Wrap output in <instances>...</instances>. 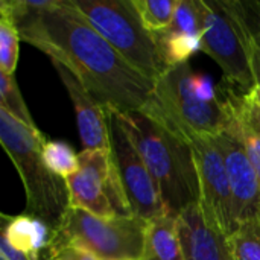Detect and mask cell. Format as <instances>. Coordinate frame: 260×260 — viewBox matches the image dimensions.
Segmentation results:
<instances>
[{"label": "cell", "mask_w": 260, "mask_h": 260, "mask_svg": "<svg viewBox=\"0 0 260 260\" xmlns=\"http://www.w3.org/2000/svg\"><path fill=\"white\" fill-rule=\"evenodd\" d=\"M0 14L15 23L23 41L64 64L105 110L128 114L149 105L155 82L134 70L72 0H53L46 9L2 0Z\"/></svg>", "instance_id": "obj_1"}, {"label": "cell", "mask_w": 260, "mask_h": 260, "mask_svg": "<svg viewBox=\"0 0 260 260\" xmlns=\"http://www.w3.org/2000/svg\"><path fill=\"white\" fill-rule=\"evenodd\" d=\"M189 140L219 136L230 123L227 98L219 99L212 79L195 73L189 62L169 67L155 82L149 105L142 111Z\"/></svg>", "instance_id": "obj_2"}, {"label": "cell", "mask_w": 260, "mask_h": 260, "mask_svg": "<svg viewBox=\"0 0 260 260\" xmlns=\"http://www.w3.org/2000/svg\"><path fill=\"white\" fill-rule=\"evenodd\" d=\"M140 151L169 215L178 218L200 203V183L193 152L187 140L142 111L120 114Z\"/></svg>", "instance_id": "obj_3"}, {"label": "cell", "mask_w": 260, "mask_h": 260, "mask_svg": "<svg viewBox=\"0 0 260 260\" xmlns=\"http://www.w3.org/2000/svg\"><path fill=\"white\" fill-rule=\"evenodd\" d=\"M0 140L21 178L24 213L40 218L58 232L70 209V198L66 178L55 175L44 161V134L26 126L0 107Z\"/></svg>", "instance_id": "obj_4"}, {"label": "cell", "mask_w": 260, "mask_h": 260, "mask_svg": "<svg viewBox=\"0 0 260 260\" xmlns=\"http://www.w3.org/2000/svg\"><path fill=\"white\" fill-rule=\"evenodd\" d=\"M203 50L221 67L225 79L253 91L259 84L254 56V21L247 5L235 0H200Z\"/></svg>", "instance_id": "obj_5"}, {"label": "cell", "mask_w": 260, "mask_h": 260, "mask_svg": "<svg viewBox=\"0 0 260 260\" xmlns=\"http://www.w3.org/2000/svg\"><path fill=\"white\" fill-rule=\"evenodd\" d=\"M82 17L140 75L157 82L169 69L133 0H72Z\"/></svg>", "instance_id": "obj_6"}, {"label": "cell", "mask_w": 260, "mask_h": 260, "mask_svg": "<svg viewBox=\"0 0 260 260\" xmlns=\"http://www.w3.org/2000/svg\"><path fill=\"white\" fill-rule=\"evenodd\" d=\"M146 222L137 216L101 218L70 207L53 245H73L99 260H142Z\"/></svg>", "instance_id": "obj_7"}, {"label": "cell", "mask_w": 260, "mask_h": 260, "mask_svg": "<svg viewBox=\"0 0 260 260\" xmlns=\"http://www.w3.org/2000/svg\"><path fill=\"white\" fill-rule=\"evenodd\" d=\"M78 158L79 169L66 178L70 207L101 218H133L134 213L125 197L110 151L84 149L78 154Z\"/></svg>", "instance_id": "obj_8"}, {"label": "cell", "mask_w": 260, "mask_h": 260, "mask_svg": "<svg viewBox=\"0 0 260 260\" xmlns=\"http://www.w3.org/2000/svg\"><path fill=\"white\" fill-rule=\"evenodd\" d=\"M105 111L111 160L134 216L149 221L157 216L169 215L140 151L122 122L120 113L114 110Z\"/></svg>", "instance_id": "obj_9"}, {"label": "cell", "mask_w": 260, "mask_h": 260, "mask_svg": "<svg viewBox=\"0 0 260 260\" xmlns=\"http://www.w3.org/2000/svg\"><path fill=\"white\" fill-rule=\"evenodd\" d=\"M189 145L200 183V206L206 221L225 239L235 233L233 197L222 152L213 136H190Z\"/></svg>", "instance_id": "obj_10"}, {"label": "cell", "mask_w": 260, "mask_h": 260, "mask_svg": "<svg viewBox=\"0 0 260 260\" xmlns=\"http://www.w3.org/2000/svg\"><path fill=\"white\" fill-rule=\"evenodd\" d=\"M215 137L224 157L232 197H233L235 221L238 227L247 221L260 219L259 177L241 142L232 108H230L229 126L225 128V131H222L219 136Z\"/></svg>", "instance_id": "obj_11"}, {"label": "cell", "mask_w": 260, "mask_h": 260, "mask_svg": "<svg viewBox=\"0 0 260 260\" xmlns=\"http://www.w3.org/2000/svg\"><path fill=\"white\" fill-rule=\"evenodd\" d=\"M75 107L78 131L84 149L110 151V134L105 108L90 94L79 79L61 62L50 59Z\"/></svg>", "instance_id": "obj_12"}, {"label": "cell", "mask_w": 260, "mask_h": 260, "mask_svg": "<svg viewBox=\"0 0 260 260\" xmlns=\"http://www.w3.org/2000/svg\"><path fill=\"white\" fill-rule=\"evenodd\" d=\"M177 219L186 260H230L225 238L206 221L200 203L189 206Z\"/></svg>", "instance_id": "obj_13"}, {"label": "cell", "mask_w": 260, "mask_h": 260, "mask_svg": "<svg viewBox=\"0 0 260 260\" xmlns=\"http://www.w3.org/2000/svg\"><path fill=\"white\" fill-rule=\"evenodd\" d=\"M58 232L40 218L26 213L2 215V236L18 251L32 260H44V256L56 241Z\"/></svg>", "instance_id": "obj_14"}, {"label": "cell", "mask_w": 260, "mask_h": 260, "mask_svg": "<svg viewBox=\"0 0 260 260\" xmlns=\"http://www.w3.org/2000/svg\"><path fill=\"white\" fill-rule=\"evenodd\" d=\"M241 142L260 181V107L250 93L227 96Z\"/></svg>", "instance_id": "obj_15"}, {"label": "cell", "mask_w": 260, "mask_h": 260, "mask_svg": "<svg viewBox=\"0 0 260 260\" xmlns=\"http://www.w3.org/2000/svg\"><path fill=\"white\" fill-rule=\"evenodd\" d=\"M142 260H186L175 216L163 215L146 222Z\"/></svg>", "instance_id": "obj_16"}, {"label": "cell", "mask_w": 260, "mask_h": 260, "mask_svg": "<svg viewBox=\"0 0 260 260\" xmlns=\"http://www.w3.org/2000/svg\"><path fill=\"white\" fill-rule=\"evenodd\" d=\"M154 37L168 67L186 64L198 50H203V37H190L171 29L157 32Z\"/></svg>", "instance_id": "obj_17"}, {"label": "cell", "mask_w": 260, "mask_h": 260, "mask_svg": "<svg viewBox=\"0 0 260 260\" xmlns=\"http://www.w3.org/2000/svg\"><path fill=\"white\" fill-rule=\"evenodd\" d=\"M225 244L230 260H260V219L241 224Z\"/></svg>", "instance_id": "obj_18"}, {"label": "cell", "mask_w": 260, "mask_h": 260, "mask_svg": "<svg viewBox=\"0 0 260 260\" xmlns=\"http://www.w3.org/2000/svg\"><path fill=\"white\" fill-rule=\"evenodd\" d=\"M177 2L178 0H133L143 26L151 34L161 32L172 24Z\"/></svg>", "instance_id": "obj_19"}, {"label": "cell", "mask_w": 260, "mask_h": 260, "mask_svg": "<svg viewBox=\"0 0 260 260\" xmlns=\"http://www.w3.org/2000/svg\"><path fill=\"white\" fill-rule=\"evenodd\" d=\"M0 107L32 129H38L17 85L15 76L0 73Z\"/></svg>", "instance_id": "obj_20"}, {"label": "cell", "mask_w": 260, "mask_h": 260, "mask_svg": "<svg viewBox=\"0 0 260 260\" xmlns=\"http://www.w3.org/2000/svg\"><path fill=\"white\" fill-rule=\"evenodd\" d=\"M47 168L58 177L67 178L79 169L78 154L61 140H47L43 151Z\"/></svg>", "instance_id": "obj_21"}, {"label": "cell", "mask_w": 260, "mask_h": 260, "mask_svg": "<svg viewBox=\"0 0 260 260\" xmlns=\"http://www.w3.org/2000/svg\"><path fill=\"white\" fill-rule=\"evenodd\" d=\"M20 34L15 23L2 15L0 17V73L14 76L18 62Z\"/></svg>", "instance_id": "obj_22"}, {"label": "cell", "mask_w": 260, "mask_h": 260, "mask_svg": "<svg viewBox=\"0 0 260 260\" xmlns=\"http://www.w3.org/2000/svg\"><path fill=\"white\" fill-rule=\"evenodd\" d=\"M168 29L190 37H203V14L200 0H178L172 24Z\"/></svg>", "instance_id": "obj_23"}, {"label": "cell", "mask_w": 260, "mask_h": 260, "mask_svg": "<svg viewBox=\"0 0 260 260\" xmlns=\"http://www.w3.org/2000/svg\"><path fill=\"white\" fill-rule=\"evenodd\" d=\"M44 260H99L91 253L73 245H52Z\"/></svg>", "instance_id": "obj_24"}, {"label": "cell", "mask_w": 260, "mask_h": 260, "mask_svg": "<svg viewBox=\"0 0 260 260\" xmlns=\"http://www.w3.org/2000/svg\"><path fill=\"white\" fill-rule=\"evenodd\" d=\"M0 260H32L24 253L15 250L5 236L0 238Z\"/></svg>", "instance_id": "obj_25"}, {"label": "cell", "mask_w": 260, "mask_h": 260, "mask_svg": "<svg viewBox=\"0 0 260 260\" xmlns=\"http://www.w3.org/2000/svg\"><path fill=\"white\" fill-rule=\"evenodd\" d=\"M254 21V20H253ZM254 56H256V73L260 84V18L257 24H254Z\"/></svg>", "instance_id": "obj_26"}, {"label": "cell", "mask_w": 260, "mask_h": 260, "mask_svg": "<svg viewBox=\"0 0 260 260\" xmlns=\"http://www.w3.org/2000/svg\"><path fill=\"white\" fill-rule=\"evenodd\" d=\"M250 94L254 98V101L257 102V105L260 107V84H257V85L253 88V91H250Z\"/></svg>", "instance_id": "obj_27"}]
</instances>
